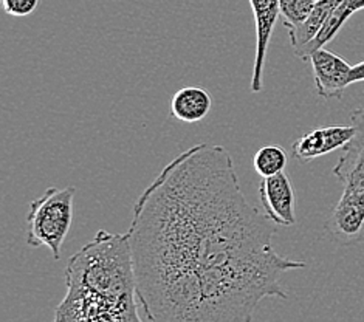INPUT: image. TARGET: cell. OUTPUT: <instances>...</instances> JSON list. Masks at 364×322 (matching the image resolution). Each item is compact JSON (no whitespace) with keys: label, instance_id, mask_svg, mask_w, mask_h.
<instances>
[{"label":"cell","instance_id":"6da1fadb","mask_svg":"<svg viewBox=\"0 0 364 322\" xmlns=\"http://www.w3.org/2000/svg\"><path fill=\"white\" fill-rule=\"evenodd\" d=\"M274 225L242 193L223 146L177 155L138 197L127 231L144 319L248 322L264 299H287L281 276L306 262L277 254Z\"/></svg>","mask_w":364,"mask_h":322},{"label":"cell","instance_id":"7a4b0ae2","mask_svg":"<svg viewBox=\"0 0 364 322\" xmlns=\"http://www.w3.org/2000/svg\"><path fill=\"white\" fill-rule=\"evenodd\" d=\"M67 294L56 322H138L136 279L129 234L100 230L68 259Z\"/></svg>","mask_w":364,"mask_h":322},{"label":"cell","instance_id":"3957f363","mask_svg":"<svg viewBox=\"0 0 364 322\" xmlns=\"http://www.w3.org/2000/svg\"><path fill=\"white\" fill-rule=\"evenodd\" d=\"M75 188H48L30 203L25 242L31 248L46 247L55 260L60 259V249L73 223Z\"/></svg>","mask_w":364,"mask_h":322},{"label":"cell","instance_id":"277c9868","mask_svg":"<svg viewBox=\"0 0 364 322\" xmlns=\"http://www.w3.org/2000/svg\"><path fill=\"white\" fill-rule=\"evenodd\" d=\"M314 68L316 93L323 100H340L350 84L352 65L332 51L321 47L309 58Z\"/></svg>","mask_w":364,"mask_h":322},{"label":"cell","instance_id":"5b68a950","mask_svg":"<svg viewBox=\"0 0 364 322\" xmlns=\"http://www.w3.org/2000/svg\"><path fill=\"white\" fill-rule=\"evenodd\" d=\"M259 200L262 211L273 223L281 226L296 223V197L285 171L262 178L259 183Z\"/></svg>","mask_w":364,"mask_h":322},{"label":"cell","instance_id":"8992f818","mask_svg":"<svg viewBox=\"0 0 364 322\" xmlns=\"http://www.w3.org/2000/svg\"><path fill=\"white\" fill-rule=\"evenodd\" d=\"M355 127L350 126H328L323 129L311 130L299 136L293 143V156L301 163H309L311 160L331 154L338 149H344L355 136Z\"/></svg>","mask_w":364,"mask_h":322},{"label":"cell","instance_id":"52a82bcc","mask_svg":"<svg viewBox=\"0 0 364 322\" xmlns=\"http://www.w3.org/2000/svg\"><path fill=\"white\" fill-rule=\"evenodd\" d=\"M256 22V56L251 76V92L259 93L264 89V65L272 33L277 17L281 16L279 0H250Z\"/></svg>","mask_w":364,"mask_h":322},{"label":"cell","instance_id":"ba28073f","mask_svg":"<svg viewBox=\"0 0 364 322\" xmlns=\"http://www.w3.org/2000/svg\"><path fill=\"white\" fill-rule=\"evenodd\" d=\"M364 226V189H344L340 202L327 220V228L336 237L353 239Z\"/></svg>","mask_w":364,"mask_h":322},{"label":"cell","instance_id":"9c48e42d","mask_svg":"<svg viewBox=\"0 0 364 322\" xmlns=\"http://www.w3.org/2000/svg\"><path fill=\"white\" fill-rule=\"evenodd\" d=\"M213 98L202 87H181L171 98V117L188 124L202 121L211 112Z\"/></svg>","mask_w":364,"mask_h":322},{"label":"cell","instance_id":"30bf717a","mask_svg":"<svg viewBox=\"0 0 364 322\" xmlns=\"http://www.w3.org/2000/svg\"><path fill=\"white\" fill-rule=\"evenodd\" d=\"M360 10H364V0H343V4L338 6V10L328 17V21L324 23V27L319 30L316 36L311 39L304 47L294 51L299 59L309 60L310 55L314 53L315 50L324 47L326 43L331 42L338 31L343 28V25L348 22L349 17Z\"/></svg>","mask_w":364,"mask_h":322},{"label":"cell","instance_id":"8fae6325","mask_svg":"<svg viewBox=\"0 0 364 322\" xmlns=\"http://www.w3.org/2000/svg\"><path fill=\"white\" fill-rule=\"evenodd\" d=\"M341 4L343 0H316L314 11L310 13L309 19L304 23L299 25V27L287 28L293 50H299L314 39L319 33V30L324 27L328 17L338 10V6Z\"/></svg>","mask_w":364,"mask_h":322},{"label":"cell","instance_id":"7c38bea8","mask_svg":"<svg viewBox=\"0 0 364 322\" xmlns=\"http://www.w3.org/2000/svg\"><path fill=\"white\" fill-rule=\"evenodd\" d=\"M333 176L344 189H364V149L348 144L333 168Z\"/></svg>","mask_w":364,"mask_h":322},{"label":"cell","instance_id":"4fadbf2b","mask_svg":"<svg viewBox=\"0 0 364 322\" xmlns=\"http://www.w3.org/2000/svg\"><path fill=\"white\" fill-rule=\"evenodd\" d=\"M253 164L262 178L273 177L287 168V152L281 146H264L255 154Z\"/></svg>","mask_w":364,"mask_h":322},{"label":"cell","instance_id":"5bb4252c","mask_svg":"<svg viewBox=\"0 0 364 322\" xmlns=\"http://www.w3.org/2000/svg\"><path fill=\"white\" fill-rule=\"evenodd\" d=\"M316 0H279V10L285 28L299 27L314 11Z\"/></svg>","mask_w":364,"mask_h":322},{"label":"cell","instance_id":"9a60e30c","mask_svg":"<svg viewBox=\"0 0 364 322\" xmlns=\"http://www.w3.org/2000/svg\"><path fill=\"white\" fill-rule=\"evenodd\" d=\"M39 4L41 0H4V10L10 16L25 17L36 11Z\"/></svg>","mask_w":364,"mask_h":322},{"label":"cell","instance_id":"2e32d148","mask_svg":"<svg viewBox=\"0 0 364 322\" xmlns=\"http://www.w3.org/2000/svg\"><path fill=\"white\" fill-rule=\"evenodd\" d=\"M350 123L352 126L355 127V136L353 140L349 143L350 146H357V147H361V149H364V107L361 109H357L350 117Z\"/></svg>","mask_w":364,"mask_h":322},{"label":"cell","instance_id":"e0dca14e","mask_svg":"<svg viewBox=\"0 0 364 322\" xmlns=\"http://www.w3.org/2000/svg\"><path fill=\"white\" fill-rule=\"evenodd\" d=\"M364 81V60L358 63L357 65H352V72H350V84L355 82H361Z\"/></svg>","mask_w":364,"mask_h":322}]
</instances>
